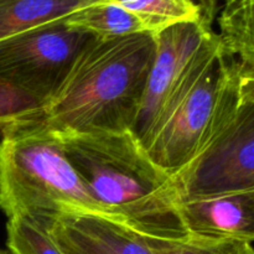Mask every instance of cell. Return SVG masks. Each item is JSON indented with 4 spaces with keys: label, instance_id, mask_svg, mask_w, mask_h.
<instances>
[{
    "label": "cell",
    "instance_id": "obj_1",
    "mask_svg": "<svg viewBox=\"0 0 254 254\" xmlns=\"http://www.w3.org/2000/svg\"><path fill=\"white\" fill-rule=\"evenodd\" d=\"M59 135L67 158L109 216L144 237H188L173 175L149 156L130 130Z\"/></svg>",
    "mask_w": 254,
    "mask_h": 254
},
{
    "label": "cell",
    "instance_id": "obj_2",
    "mask_svg": "<svg viewBox=\"0 0 254 254\" xmlns=\"http://www.w3.org/2000/svg\"><path fill=\"white\" fill-rule=\"evenodd\" d=\"M155 51L153 32L93 40L49 104L14 116L34 117L57 133L130 130Z\"/></svg>",
    "mask_w": 254,
    "mask_h": 254
},
{
    "label": "cell",
    "instance_id": "obj_3",
    "mask_svg": "<svg viewBox=\"0 0 254 254\" xmlns=\"http://www.w3.org/2000/svg\"><path fill=\"white\" fill-rule=\"evenodd\" d=\"M0 210L7 218L62 211L109 216L67 158L59 133L34 117L12 116L0 123Z\"/></svg>",
    "mask_w": 254,
    "mask_h": 254
},
{
    "label": "cell",
    "instance_id": "obj_4",
    "mask_svg": "<svg viewBox=\"0 0 254 254\" xmlns=\"http://www.w3.org/2000/svg\"><path fill=\"white\" fill-rule=\"evenodd\" d=\"M240 103V62L226 51L220 39L141 145L159 166L174 175L212 143Z\"/></svg>",
    "mask_w": 254,
    "mask_h": 254
},
{
    "label": "cell",
    "instance_id": "obj_5",
    "mask_svg": "<svg viewBox=\"0 0 254 254\" xmlns=\"http://www.w3.org/2000/svg\"><path fill=\"white\" fill-rule=\"evenodd\" d=\"M96 39L61 19L0 40V123L49 104Z\"/></svg>",
    "mask_w": 254,
    "mask_h": 254
},
{
    "label": "cell",
    "instance_id": "obj_6",
    "mask_svg": "<svg viewBox=\"0 0 254 254\" xmlns=\"http://www.w3.org/2000/svg\"><path fill=\"white\" fill-rule=\"evenodd\" d=\"M173 180L179 201L254 192V104L241 102L230 123Z\"/></svg>",
    "mask_w": 254,
    "mask_h": 254
},
{
    "label": "cell",
    "instance_id": "obj_7",
    "mask_svg": "<svg viewBox=\"0 0 254 254\" xmlns=\"http://www.w3.org/2000/svg\"><path fill=\"white\" fill-rule=\"evenodd\" d=\"M156 51L140 108L130 131L143 143L174 97L220 44L203 21L179 22L155 34Z\"/></svg>",
    "mask_w": 254,
    "mask_h": 254
},
{
    "label": "cell",
    "instance_id": "obj_8",
    "mask_svg": "<svg viewBox=\"0 0 254 254\" xmlns=\"http://www.w3.org/2000/svg\"><path fill=\"white\" fill-rule=\"evenodd\" d=\"M47 227L64 254H154L144 236L109 216L62 211Z\"/></svg>",
    "mask_w": 254,
    "mask_h": 254
},
{
    "label": "cell",
    "instance_id": "obj_9",
    "mask_svg": "<svg viewBox=\"0 0 254 254\" xmlns=\"http://www.w3.org/2000/svg\"><path fill=\"white\" fill-rule=\"evenodd\" d=\"M189 236L254 242V192L179 201Z\"/></svg>",
    "mask_w": 254,
    "mask_h": 254
},
{
    "label": "cell",
    "instance_id": "obj_10",
    "mask_svg": "<svg viewBox=\"0 0 254 254\" xmlns=\"http://www.w3.org/2000/svg\"><path fill=\"white\" fill-rule=\"evenodd\" d=\"M106 0H0V40Z\"/></svg>",
    "mask_w": 254,
    "mask_h": 254
},
{
    "label": "cell",
    "instance_id": "obj_11",
    "mask_svg": "<svg viewBox=\"0 0 254 254\" xmlns=\"http://www.w3.org/2000/svg\"><path fill=\"white\" fill-rule=\"evenodd\" d=\"M218 27L221 42L245 68L254 69V0H222Z\"/></svg>",
    "mask_w": 254,
    "mask_h": 254
},
{
    "label": "cell",
    "instance_id": "obj_12",
    "mask_svg": "<svg viewBox=\"0 0 254 254\" xmlns=\"http://www.w3.org/2000/svg\"><path fill=\"white\" fill-rule=\"evenodd\" d=\"M64 21L73 29L88 32L102 40L150 32L136 15L107 1L97 2L74 11L64 17Z\"/></svg>",
    "mask_w": 254,
    "mask_h": 254
},
{
    "label": "cell",
    "instance_id": "obj_13",
    "mask_svg": "<svg viewBox=\"0 0 254 254\" xmlns=\"http://www.w3.org/2000/svg\"><path fill=\"white\" fill-rule=\"evenodd\" d=\"M136 15L153 34L179 22L203 21L195 0H106ZM205 22V21H203ZM210 27V26H208Z\"/></svg>",
    "mask_w": 254,
    "mask_h": 254
},
{
    "label": "cell",
    "instance_id": "obj_14",
    "mask_svg": "<svg viewBox=\"0 0 254 254\" xmlns=\"http://www.w3.org/2000/svg\"><path fill=\"white\" fill-rule=\"evenodd\" d=\"M51 217L21 215L7 220L10 254H64L49 232Z\"/></svg>",
    "mask_w": 254,
    "mask_h": 254
},
{
    "label": "cell",
    "instance_id": "obj_15",
    "mask_svg": "<svg viewBox=\"0 0 254 254\" xmlns=\"http://www.w3.org/2000/svg\"><path fill=\"white\" fill-rule=\"evenodd\" d=\"M145 238L154 254H254L252 243L230 238L195 236H188L178 241Z\"/></svg>",
    "mask_w": 254,
    "mask_h": 254
},
{
    "label": "cell",
    "instance_id": "obj_16",
    "mask_svg": "<svg viewBox=\"0 0 254 254\" xmlns=\"http://www.w3.org/2000/svg\"><path fill=\"white\" fill-rule=\"evenodd\" d=\"M240 98L241 102L254 104V69L240 64Z\"/></svg>",
    "mask_w": 254,
    "mask_h": 254
},
{
    "label": "cell",
    "instance_id": "obj_17",
    "mask_svg": "<svg viewBox=\"0 0 254 254\" xmlns=\"http://www.w3.org/2000/svg\"><path fill=\"white\" fill-rule=\"evenodd\" d=\"M195 1L202 10L205 24L212 27L213 20H215L216 14L218 11V4H220L221 0H195Z\"/></svg>",
    "mask_w": 254,
    "mask_h": 254
},
{
    "label": "cell",
    "instance_id": "obj_18",
    "mask_svg": "<svg viewBox=\"0 0 254 254\" xmlns=\"http://www.w3.org/2000/svg\"><path fill=\"white\" fill-rule=\"evenodd\" d=\"M0 254H10V253L6 252V251H4V250H0Z\"/></svg>",
    "mask_w": 254,
    "mask_h": 254
}]
</instances>
